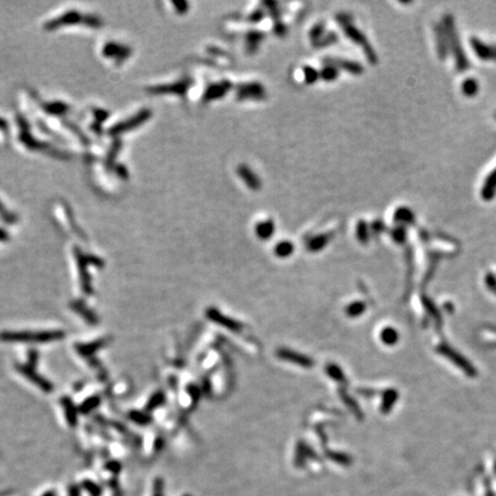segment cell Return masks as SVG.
<instances>
[{"label": "cell", "instance_id": "1", "mask_svg": "<svg viewBox=\"0 0 496 496\" xmlns=\"http://www.w3.org/2000/svg\"><path fill=\"white\" fill-rule=\"evenodd\" d=\"M442 28L444 30V33H446L447 37V42L449 43L450 50L453 52L455 60H456V67L458 70H465L470 67V62L465 56V53L463 49H462L460 38L457 36L456 28H455V23L453 16L446 15L443 19V26Z\"/></svg>", "mask_w": 496, "mask_h": 496}, {"label": "cell", "instance_id": "2", "mask_svg": "<svg viewBox=\"0 0 496 496\" xmlns=\"http://www.w3.org/2000/svg\"><path fill=\"white\" fill-rule=\"evenodd\" d=\"M62 331L43 332H4L0 334L2 341L8 342H51L63 338Z\"/></svg>", "mask_w": 496, "mask_h": 496}, {"label": "cell", "instance_id": "3", "mask_svg": "<svg viewBox=\"0 0 496 496\" xmlns=\"http://www.w3.org/2000/svg\"><path fill=\"white\" fill-rule=\"evenodd\" d=\"M344 31L346 33V36H347L349 39L353 40V42H354L355 44H358V45L362 47L370 62H371L372 64L378 62V57H377L375 50H373L371 45H370L369 40L366 39L364 33H363L362 31H359L358 28H355L352 23L344 26Z\"/></svg>", "mask_w": 496, "mask_h": 496}, {"label": "cell", "instance_id": "4", "mask_svg": "<svg viewBox=\"0 0 496 496\" xmlns=\"http://www.w3.org/2000/svg\"><path fill=\"white\" fill-rule=\"evenodd\" d=\"M192 85V80L190 78H182L175 83L168 84V85H159L151 87L149 91L154 94H176V96L184 97L190 87Z\"/></svg>", "mask_w": 496, "mask_h": 496}, {"label": "cell", "instance_id": "5", "mask_svg": "<svg viewBox=\"0 0 496 496\" xmlns=\"http://www.w3.org/2000/svg\"><path fill=\"white\" fill-rule=\"evenodd\" d=\"M237 98L239 100H246V99H255V100H261L264 99L267 96L266 89L262 84L256 83V82H253V83H245L240 84L237 87Z\"/></svg>", "mask_w": 496, "mask_h": 496}, {"label": "cell", "instance_id": "6", "mask_svg": "<svg viewBox=\"0 0 496 496\" xmlns=\"http://www.w3.org/2000/svg\"><path fill=\"white\" fill-rule=\"evenodd\" d=\"M232 87V84H231L230 81H222V82H217V83H213L207 87L205 93H203L202 99L205 103H209V101L220 99V98H223L225 94L229 92V90Z\"/></svg>", "mask_w": 496, "mask_h": 496}, {"label": "cell", "instance_id": "7", "mask_svg": "<svg viewBox=\"0 0 496 496\" xmlns=\"http://www.w3.org/2000/svg\"><path fill=\"white\" fill-rule=\"evenodd\" d=\"M206 315H207V317L210 319V321L215 322V323H217V324L224 326V328L232 330V331H234V332L240 331L241 328H243L239 322L234 321V319L227 317V316H225V315H223L222 312H220L215 308L207 309Z\"/></svg>", "mask_w": 496, "mask_h": 496}, {"label": "cell", "instance_id": "8", "mask_svg": "<svg viewBox=\"0 0 496 496\" xmlns=\"http://www.w3.org/2000/svg\"><path fill=\"white\" fill-rule=\"evenodd\" d=\"M277 356L281 359H285V361L303 366V368H310V366L314 365V361H312L310 358H308V356L305 355H302L300 353L290 351V349L287 348H280L279 351L277 352Z\"/></svg>", "mask_w": 496, "mask_h": 496}, {"label": "cell", "instance_id": "9", "mask_svg": "<svg viewBox=\"0 0 496 496\" xmlns=\"http://www.w3.org/2000/svg\"><path fill=\"white\" fill-rule=\"evenodd\" d=\"M238 176L243 179L245 184H246L248 188L253 191H257V190L261 189L262 186V182L259 176H257L255 172H254L249 167H247L246 165H240L239 167L237 168Z\"/></svg>", "mask_w": 496, "mask_h": 496}, {"label": "cell", "instance_id": "10", "mask_svg": "<svg viewBox=\"0 0 496 496\" xmlns=\"http://www.w3.org/2000/svg\"><path fill=\"white\" fill-rule=\"evenodd\" d=\"M324 61L325 64H331V66L337 67L338 69H344L354 75H361L363 71V67L355 61L339 59V57H326Z\"/></svg>", "mask_w": 496, "mask_h": 496}, {"label": "cell", "instance_id": "11", "mask_svg": "<svg viewBox=\"0 0 496 496\" xmlns=\"http://www.w3.org/2000/svg\"><path fill=\"white\" fill-rule=\"evenodd\" d=\"M472 47L477 55L482 60H496V47L486 45L478 38L471 39Z\"/></svg>", "mask_w": 496, "mask_h": 496}, {"label": "cell", "instance_id": "12", "mask_svg": "<svg viewBox=\"0 0 496 496\" xmlns=\"http://www.w3.org/2000/svg\"><path fill=\"white\" fill-rule=\"evenodd\" d=\"M496 194V168L493 170L482 185L481 196L484 200H492Z\"/></svg>", "mask_w": 496, "mask_h": 496}, {"label": "cell", "instance_id": "13", "mask_svg": "<svg viewBox=\"0 0 496 496\" xmlns=\"http://www.w3.org/2000/svg\"><path fill=\"white\" fill-rule=\"evenodd\" d=\"M20 371H21L23 375L27 377V378H29L30 380H31L32 383H35L40 389L44 390V392H50V390L52 389V385H51L47 380L42 378L40 376H38V375L36 376L35 371L30 370L29 366H20Z\"/></svg>", "mask_w": 496, "mask_h": 496}, {"label": "cell", "instance_id": "14", "mask_svg": "<svg viewBox=\"0 0 496 496\" xmlns=\"http://www.w3.org/2000/svg\"><path fill=\"white\" fill-rule=\"evenodd\" d=\"M332 234L330 233H323L318 234V236L312 237L311 239L308 240L307 243V248L309 252H318L324 248L326 245L329 244V241L331 240Z\"/></svg>", "mask_w": 496, "mask_h": 496}, {"label": "cell", "instance_id": "15", "mask_svg": "<svg viewBox=\"0 0 496 496\" xmlns=\"http://www.w3.org/2000/svg\"><path fill=\"white\" fill-rule=\"evenodd\" d=\"M275 232V223L271 220H263L256 224L255 233L261 240H268Z\"/></svg>", "mask_w": 496, "mask_h": 496}, {"label": "cell", "instance_id": "16", "mask_svg": "<svg viewBox=\"0 0 496 496\" xmlns=\"http://www.w3.org/2000/svg\"><path fill=\"white\" fill-rule=\"evenodd\" d=\"M436 36H437V47H438V53H439V56L441 59H444L447 56L448 52V46H447V37L446 33H444V30L441 26L436 27Z\"/></svg>", "mask_w": 496, "mask_h": 496}, {"label": "cell", "instance_id": "17", "mask_svg": "<svg viewBox=\"0 0 496 496\" xmlns=\"http://www.w3.org/2000/svg\"><path fill=\"white\" fill-rule=\"evenodd\" d=\"M394 220H396V222L413 223L415 220V215L411 212V209L407 207H400L394 213Z\"/></svg>", "mask_w": 496, "mask_h": 496}, {"label": "cell", "instance_id": "18", "mask_svg": "<svg viewBox=\"0 0 496 496\" xmlns=\"http://www.w3.org/2000/svg\"><path fill=\"white\" fill-rule=\"evenodd\" d=\"M264 38V35L261 31H249L246 35V42H247V47L248 50L256 51L257 47H259V44L262 42Z\"/></svg>", "mask_w": 496, "mask_h": 496}, {"label": "cell", "instance_id": "19", "mask_svg": "<svg viewBox=\"0 0 496 496\" xmlns=\"http://www.w3.org/2000/svg\"><path fill=\"white\" fill-rule=\"evenodd\" d=\"M293 252H294L293 244L287 240L281 241V243H279L276 247H275V254H276L278 257H281V259L290 256Z\"/></svg>", "mask_w": 496, "mask_h": 496}, {"label": "cell", "instance_id": "20", "mask_svg": "<svg viewBox=\"0 0 496 496\" xmlns=\"http://www.w3.org/2000/svg\"><path fill=\"white\" fill-rule=\"evenodd\" d=\"M462 91H463L464 96L473 97L478 93L479 84L474 78H467L462 84Z\"/></svg>", "mask_w": 496, "mask_h": 496}, {"label": "cell", "instance_id": "21", "mask_svg": "<svg viewBox=\"0 0 496 496\" xmlns=\"http://www.w3.org/2000/svg\"><path fill=\"white\" fill-rule=\"evenodd\" d=\"M338 76H339V69L337 67L331 66V64H326V66L321 70V73H319V77L326 82L334 81Z\"/></svg>", "mask_w": 496, "mask_h": 496}, {"label": "cell", "instance_id": "22", "mask_svg": "<svg viewBox=\"0 0 496 496\" xmlns=\"http://www.w3.org/2000/svg\"><path fill=\"white\" fill-rule=\"evenodd\" d=\"M338 40V35L335 32H329L325 33L324 36L322 37L321 39L317 40V42L314 43L316 47H325L329 45H332L333 43H337Z\"/></svg>", "mask_w": 496, "mask_h": 496}, {"label": "cell", "instance_id": "23", "mask_svg": "<svg viewBox=\"0 0 496 496\" xmlns=\"http://www.w3.org/2000/svg\"><path fill=\"white\" fill-rule=\"evenodd\" d=\"M356 233H358V238L359 241L362 243H366L369 239V229H368V224H366L364 220H359L356 225Z\"/></svg>", "mask_w": 496, "mask_h": 496}, {"label": "cell", "instance_id": "24", "mask_svg": "<svg viewBox=\"0 0 496 496\" xmlns=\"http://www.w3.org/2000/svg\"><path fill=\"white\" fill-rule=\"evenodd\" d=\"M303 76H304L305 83H307V84H312V83H315V82L318 80L319 73H318L317 70L315 69V68L307 66V67L303 68Z\"/></svg>", "mask_w": 496, "mask_h": 496}, {"label": "cell", "instance_id": "25", "mask_svg": "<svg viewBox=\"0 0 496 496\" xmlns=\"http://www.w3.org/2000/svg\"><path fill=\"white\" fill-rule=\"evenodd\" d=\"M324 35H325L324 23H318V25H316L314 28L310 30V33H309V36H310V38L314 40V43L321 39Z\"/></svg>", "mask_w": 496, "mask_h": 496}, {"label": "cell", "instance_id": "26", "mask_svg": "<svg viewBox=\"0 0 496 496\" xmlns=\"http://www.w3.org/2000/svg\"><path fill=\"white\" fill-rule=\"evenodd\" d=\"M163 401H165V396H163L162 393L154 394V395L151 397V400H149V402L147 404V409L152 410L156 407H160L163 403Z\"/></svg>", "mask_w": 496, "mask_h": 496}, {"label": "cell", "instance_id": "27", "mask_svg": "<svg viewBox=\"0 0 496 496\" xmlns=\"http://www.w3.org/2000/svg\"><path fill=\"white\" fill-rule=\"evenodd\" d=\"M130 417L131 419L135 420L137 424H148L149 420H151L148 415H146L144 413H136V411L131 413Z\"/></svg>", "mask_w": 496, "mask_h": 496}, {"label": "cell", "instance_id": "28", "mask_svg": "<svg viewBox=\"0 0 496 496\" xmlns=\"http://www.w3.org/2000/svg\"><path fill=\"white\" fill-rule=\"evenodd\" d=\"M326 372H328V375L330 377H332L333 379H337V380L342 379L341 371L339 370L338 366H335L333 364H329L328 366H326Z\"/></svg>", "mask_w": 496, "mask_h": 496}, {"label": "cell", "instance_id": "29", "mask_svg": "<svg viewBox=\"0 0 496 496\" xmlns=\"http://www.w3.org/2000/svg\"><path fill=\"white\" fill-rule=\"evenodd\" d=\"M98 403H99V399H98V397H91V399L87 400L86 402L83 404V411L84 413H89L90 410L94 409V408L98 406Z\"/></svg>", "mask_w": 496, "mask_h": 496}, {"label": "cell", "instance_id": "30", "mask_svg": "<svg viewBox=\"0 0 496 496\" xmlns=\"http://www.w3.org/2000/svg\"><path fill=\"white\" fill-rule=\"evenodd\" d=\"M174 6L179 14H185L189 11V2L186 1H175Z\"/></svg>", "mask_w": 496, "mask_h": 496}, {"label": "cell", "instance_id": "31", "mask_svg": "<svg viewBox=\"0 0 496 496\" xmlns=\"http://www.w3.org/2000/svg\"><path fill=\"white\" fill-rule=\"evenodd\" d=\"M263 16H264V13L261 11V9H256L255 12H253L252 13V15L249 16V19H248V21L249 22H252V23H256V22H260L261 20L263 19Z\"/></svg>", "mask_w": 496, "mask_h": 496}, {"label": "cell", "instance_id": "32", "mask_svg": "<svg viewBox=\"0 0 496 496\" xmlns=\"http://www.w3.org/2000/svg\"><path fill=\"white\" fill-rule=\"evenodd\" d=\"M337 21L340 23V25L344 27L346 25H349L351 22V15L346 14V13H340V14L337 15Z\"/></svg>", "mask_w": 496, "mask_h": 496}, {"label": "cell", "instance_id": "33", "mask_svg": "<svg viewBox=\"0 0 496 496\" xmlns=\"http://www.w3.org/2000/svg\"><path fill=\"white\" fill-rule=\"evenodd\" d=\"M275 32H276L277 35L283 36L284 33L286 32V26H284L283 23L280 22H277L276 25H275Z\"/></svg>", "mask_w": 496, "mask_h": 496}, {"label": "cell", "instance_id": "34", "mask_svg": "<svg viewBox=\"0 0 496 496\" xmlns=\"http://www.w3.org/2000/svg\"><path fill=\"white\" fill-rule=\"evenodd\" d=\"M495 117H496V114H495Z\"/></svg>", "mask_w": 496, "mask_h": 496}]
</instances>
